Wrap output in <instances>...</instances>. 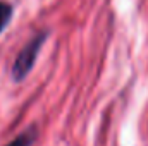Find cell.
<instances>
[{
    "instance_id": "1",
    "label": "cell",
    "mask_w": 148,
    "mask_h": 146,
    "mask_svg": "<svg viewBox=\"0 0 148 146\" xmlns=\"http://www.w3.org/2000/svg\"><path fill=\"white\" fill-rule=\"evenodd\" d=\"M47 36H48L47 31H41V33L35 35L23 46V50L17 53V57L14 60V65H12V77H14V81L21 83L28 74L31 72V69H33V65L36 62L38 53H40L43 43L47 41Z\"/></svg>"
},
{
    "instance_id": "2",
    "label": "cell",
    "mask_w": 148,
    "mask_h": 146,
    "mask_svg": "<svg viewBox=\"0 0 148 146\" xmlns=\"http://www.w3.org/2000/svg\"><path fill=\"white\" fill-rule=\"evenodd\" d=\"M35 139H36V127H31V129L24 131L23 134L16 136L7 146H31L35 143Z\"/></svg>"
},
{
    "instance_id": "3",
    "label": "cell",
    "mask_w": 148,
    "mask_h": 146,
    "mask_svg": "<svg viewBox=\"0 0 148 146\" xmlns=\"http://www.w3.org/2000/svg\"><path fill=\"white\" fill-rule=\"evenodd\" d=\"M12 12H14L12 5L7 3V2H3V0H0V35L7 28V24H9L10 17H12Z\"/></svg>"
}]
</instances>
